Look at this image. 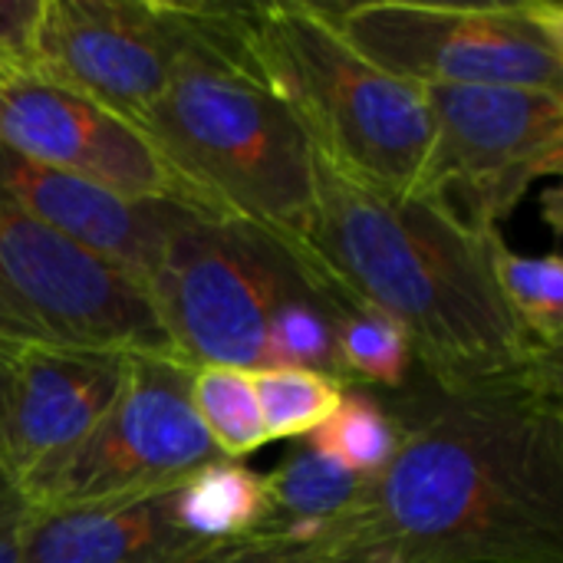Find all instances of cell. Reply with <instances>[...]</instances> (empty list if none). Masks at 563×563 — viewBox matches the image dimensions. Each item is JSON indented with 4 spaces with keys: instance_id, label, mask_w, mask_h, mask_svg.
<instances>
[{
    "instance_id": "cell-1",
    "label": "cell",
    "mask_w": 563,
    "mask_h": 563,
    "mask_svg": "<svg viewBox=\"0 0 563 563\" xmlns=\"http://www.w3.org/2000/svg\"><path fill=\"white\" fill-rule=\"evenodd\" d=\"M389 402L402 435L366 508L406 563H563V356Z\"/></svg>"
},
{
    "instance_id": "cell-2",
    "label": "cell",
    "mask_w": 563,
    "mask_h": 563,
    "mask_svg": "<svg viewBox=\"0 0 563 563\" xmlns=\"http://www.w3.org/2000/svg\"><path fill=\"white\" fill-rule=\"evenodd\" d=\"M488 231L459 221L426 191L360 185L317 155L310 267L350 303L393 320L416 373L442 393L515 376L548 356L505 307Z\"/></svg>"
},
{
    "instance_id": "cell-3",
    "label": "cell",
    "mask_w": 563,
    "mask_h": 563,
    "mask_svg": "<svg viewBox=\"0 0 563 563\" xmlns=\"http://www.w3.org/2000/svg\"><path fill=\"white\" fill-rule=\"evenodd\" d=\"M185 7L181 49L139 132L188 205L247 221L303 251L317 208V152L257 63L251 7Z\"/></svg>"
},
{
    "instance_id": "cell-4",
    "label": "cell",
    "mask_w": 563,
    "mask_h": 563,
    "mask_svg": "<svg viewBox=\"0 0 563 563\" xmlns=\"http://www.w3.org/2000/svg\"><path fill=\"white\" fill-rule=\"evenodd\" d=\"M251 40L264 76L330 168L379 191H422L432 152L426 86L360 53L330 7L257 3Z\"/></svg>"
},
{
    "instance_id": "cell-5",
    "label": "cell",
    "mask_w": 563,
    "mask_h": 563,
    "mask_svg": "<svg viewBox=\"0 0 563 563\" xmlns=\"http://www.w3.org/2000/svg\"><path fill=\"white\" fill-rule=\"evenodd\" d=\"M307 271V254L267 231L178 201L145 294L172 353L191 369H264L267 320Z\"/></svg>"
},
{
    "instance_id": "cell-6",
    "label": "cell",
    "mask_w": 563,
    "mask_h": 563,
    "mask_svg": "<svg viewBox=\"0 0 563 563\" xmlns=\"http://www.w3.org/2000/svg\"><path fill=\"white\" fill-rule=\"evenodd\" d=\"M330 13L360 53L416 86L563 92V7L554 0H366Z\"/></svg>"
},
{
    "instance_id": "cell-7",
    "label": "cell",
    "mask_w": 563,
    "mask_h": 563,
    "mask_svg": "<svg viewBox=\"0 0 563 563\" xmlns=\"http://www.w3.org/2000/svg\"><path fill=\"white\" fill-rule=\"evenodd\" d=\"M0 346L175 356L132 274L7 201H0Z\"/></svg>"
},
{
    "instance_id": "cell-8",
    "label": "cell",
    "mask_w": 563,
    "mask_h": 563,
    "mask_svg": "<svg viewBox=\"0 0 563 563\" xmlns=\"http://www.w3.org/2000/svg\"><path fill=\"white\" fill-rule=\"evenodd\" d=\"M432 152L422 191L488 231L563 168V92L531 86H426Z\"/></svg>"
},
{
    "instance_id": "cell-9",
    "label": "cell",
    "mask_w": 563,
    "mask_h": 563,
    "mask_svg": "<svg viewBox=\"0 0 563 563\" xmlns=\"http://www.w3.org/2000/svg\"><path fill=\"white\" fill-rule=\"evenodd\" d=\"M191 373L175 356H129L122 389L99 426L26 495V505L79 508L158 495L221 459L195 412Z\"/></svg>"
},
{
    "instance_id": "cell-10",
    "label": "cell",
    "mask_w": 563,
    "mask_h": 563,
    "mask_svg": "<svg viewBox=\"0 0 563 563\" xmlns=\"http://www.w3.org/2000/svg\"><path fill=\"white\" fill-rule=\"evenodd\" d=\"M185 10L168 0H43L26 69L139 129L181 49Z\"/></svg>"
},
{
    "instance_id": "cell-11",
    "label": "cell",
    "mask_w": 563,
    "mask_h": 563,
    "mask_svg": "<svg viewBox=\"0 0 563 563\" xmlns=\"http://www.w3.org/2000/svg\"><path fill=\"white\" fill-rule=\"evenodd\" d=\"M0 145L139 201H185L155 145L122 115L33 69L0 73Z\"/></svg>"
},
{
    "instance_id": "cell-12",
    "label": "cell",
    "mask_w": 563,
    "mask_h": 563,
    "mask_svg": "<svg viewBox=\"0 0 563 563\" xmlns=\"http://www.w3.org/2000/svg\"><path fill=\"white\" fill-rule=\"evenodd\" d=\"M125 353H10V399L0 426V475L26 498L99 426L122 389Z\"/></svg>"
},
{
    "instance_id": "cell-13",
    "label": "cell",
    "mask_w": 563,
    "mask_h": 563,
    "mask_svg": "<svg viewBox=\"0 0 563 563\" xmlns=\"http://www.w3.org/2000/svg\"><path fill=\"white\" fill-rule=\"evenodd\" d=\"M0 201L99 254L142 287L178 201H139L0 145Z\"/></svg>"
},
{
    "instance_id": "cell-14",
    "label": "cell",
    "mask_w": 563,
    "mask_h": 563,
    "mask_svg": "<svg viewBox=\"0 0 563 563\" xmlns=\"http://www.w3.org/2000/svg\"><path fill=\"white\" fill-rule=\"evenodd\" d=\"M172 492L79 505L30 508L20 563H185L211 548L181 531Z\"/></svg>"
},
{
    "instance_id": "cell-15",
    "label": "cell",
    "mask_w": 563,
    "mask_h": 563,
    "mask_svg": "<svg viewBox=\"0 0 563 563\" xmlns=\"http://www.w3.org/2000/svg\"><path fill=\"white\" fill-rule=\"evenodd\" d=\"M267 521L261 534H317L366 505L369 482L300 439L284 462L264 475Z\"/></svg>"
},
{
    "instance_id": "cell-16",
    "label": "cell",
    "mask_w": 563,
    "mask_h": 563,
    "mask_svg": "<svg viewBox=\"0 0 563 563\" xmlns=\"http://www.w3.org/2000/svg\"><path fill=\"white\" fill-rule=\"evenodd\" d=\"M175 518L201 544H231L264 531L267 492L264 475L241 462L214 459L188 475L175 495Z\"/></svg>"
},
{
    "instance_id": "cell-17",
    "label": "cell",
    "mask_w": 563,
    "mask_h": 563,
    "mask_svg": "<svg viewBox=\"0 0 563 563\" xmlns=\"http://www.w3.org/2000/svg\"><path fill=\"white\" fill-rule=\"evenodd\" d=\"M185 563H406V558L363 505L317 534H254L211 544Z\"/></svg>"
},
{
    "instance_id": "cell-18",
    "label": "cell",
    "mask_w": 563,
    "mask_h": 563,
    "mask_svg": "<svg viewBox=\"0 0 563 563\" xmlns=\"http://www.w3.org/2000/svg\"><path fill=\"white\" fill-rule=\"evenodd\" d=\"M267 366L310 369L340 379L336 369V290L310 267L267 320Z\"/></svg>"
},
{
    "instance_id": "cell-19",
    "label": "cell",
    "mask_w": 563,
    "mask_h": 563,
    "mask_svg": "<svg viewBox=\"0 0 563 563\" xmlns=\"http://www.w3.org/2000/svg\"><path fill=\"white\" fill-rule=\"evenodd\" d=\"M336 369L343 386L402 393L416 376V356L393 320L336 294Z\"/></svg>"
},
{
    "instance_id": "cell-20",
    "label": "cell",
    "mask_w": 563,
    "mask_h": 563,
    "mask_svg": "<svg viewBox=\"0 0 563 563\" xmlns=\"http://www.w3.org/2000/svg\"><path fill=\"white\" fill-rule=\"evenodd\" d=\"M488 257L498 294L531 340L548 350H563V257L548 251L541 257L521 254L505 244L501 231L488 234Z\"/></svg>"
},
{
    "instance_id": "cell-21",
    "label": "cell",
    "mask_w": 563,
    "mask_h": 563,
    "mask_svg": "<svg viewBox=\"0 0 563 563\" xmlns=\"http://www.w3.org/2000/svg\"><path fill=\"white\" fill-rule=\"evenodd\" d=\"M399 435L402 429L389 396L360 386H343L340 406L323 426L307 435V442L343 468H350L353 475L373 482L393 462Z\"/></svg>"
},
{
    "instance_id": "cell-22",
    "label": "cell",
    "mask_w": 563,
    "mask_h": 563,
    "mask_svg": "<svg viewBox=\"0 0 563 563\" xmlns=\"http://www.w3.org/2000/svg\"><path fill=\"white\" fill-rule=\"evenodd\" d=\"M191 402L221 459L238 462L271 442L251 369L198 366L191 373Z\"/></svg>"
},
{
    "instance_id": "cell-23",
    "label": "cell",
    "mask_w": 563,
    "mask_h": 563,
    "mask_svg": "<svg viewBox=\"0 0 563 563\" xmlns=\"http://www.w3.org/2000/svg\"><path fill=\"white\" fill-rule=\"evenodd\" d=\"M251 379L267 439H307L333 416L343 396L340 379L310 369L264 366L251 369Z\"/></svg>"
},
{
    "instance_id": "cell-24",
    "label": "cell",
    "mask_w": 563,
    "mask_h": 563,
    "mask_svg": "<svg viewBox=\"0 0 563 563\" xmlns=\"http://www.w3.org/2000/svg\"><path fill=\"white\" fill-rule=\"evenodd\" d=\"M43 0H0V66L26 69Z\"/></svg>"
},
{
    "instance_id": "cell-25",
    "label": "cell",
    "mask_w": 563,
    "mask_h": 563,
    "mask_svg": "<svg viewBox=\"0 0 563 563\" xmlns=\"http://www.w3.org/2000/svg\"><path fill=\"white\" fill-rule=\"evenodd\" d=\"M26 515H30L26 498L0 475V563H20Z\"/></svg>"
},
{
    "instance_id": "cell-26",
    "label": "cell",
    "mask_w": 563,
    "mask_h": 563,
    "mask_svg": "<svg viewBox=\"0 0 563 563\" xmlns=\"http://www.w3.org/2000/svg\"><path fill=\"white\" fill-rule=\"evenodd\" d=\"M7 399H10V350L0 346V426H3Z\"/></svg>"
},
{
    "instance_id": "cell-27",
    "label": "cell",
    "mask_w": 563,
    "mask_h": 563,
    "mask_svg": "<svg viewBox=\"0 0 563 563\" xmlns=\"http://www.w3.org/2000/svg\"><path fill=\"white\" fill-rule=\"evenodd\" d=\"M7 69H16V66H0V73H7Z\"/></svg>"
}]
</instances>
